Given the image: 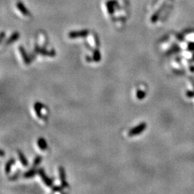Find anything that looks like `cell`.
<instances>
[{
  "label": "cell",
  "mask_w": 194,
  "mask_h": 194,
  "mask_svg": "<svg viewBox=\"0 0 194 194\" xmlns=\"http://www.w3.org/2000/svg\"><path fill=\"white\" fill-rule=\"evenodd\" d=\"M35 51L37 53H39V54H41L45 56H49V57H54L56 56V52H55L54 50H48L44 47H41L38 45H36Z\"/></svg>",
  "instance_id": "cell-5"
},
{
  "label": "cell",
  "mask_w": 194,
  "mask_h": 194,
  "mask_svg": "<svg viewBox=\"0 0 194 194\" xmlns=\"http://www.w3.org/2000/svg\"><path fill=\"white\" fill-rule=\"evenodd\" d=\"M42 158L41 156H37L34 159V161H33V168H36L42 162Z\"/></svg>",
  "instance_id": "cell-17"
},
{
  "label": "cell",
  "mask_w": 194,
  "mask_h": 194,
  "mask_svg": "<svg viewBox=\"0 0 194 194\" xmlns=\"http://www.w3.org/2000/svg\"><path fill=\"white\" fill-rule=\"evenodd\" d=\"M146 96V92L143 90H140L138 89L136 92V97H137V99H140V100H142V99H144Z\"/></svg>",
  "instance_id": "cell-16"
},
{
  "label": "cell",
  "mask_w": 194,
  "mask_h": 194,
  "mask_svg": "<svg viewBox=\"0 0 194 194\" xmlns=\"http://www.w3.org/2000/svg\"><path fill=\"white\" fill-rule=\"evenodd\" d=\"M86 60L88 61V62H91V61H92V60H94V59L92 58H90L89 56H86Z\"/></svg>",
  "instance_id": "cell-20"
},
{
  "label": "cell",
  "mask_w": 194,
  "mask_h": 194,
  "mask_svg": "<svg viewBox=\"0 0 194 194\" xmlns=\"http://www.w3.org/2000/svg\"><path fill=\"white\" fill-rule=\"evenodd\" d=\"M89 35V31L88 30H76V31H71L68 33V38L71 39H76L78 38H85Z\"/></svg>",
  "instance_id": "cell-4"
},
{
  "label": "cell",
  "mask_w": 194,
  "mask_h": 194,
  "mask_svg": "<svg viewBox=\"0 0 194 194\" xmlns=\"http://www.w3.org/2000/svg\"><path fill=\"white\" fill-rule=\"evenodd\" d=\"M101 53L99 48H96L93 50V59L95 62H99L101 60Z\"/></svg>",
  "instance_id": "cell-15"
},
{
  "label": "cell",
  "mask_w": 194,
  "mask_h": 194,
  "mask_svg": "<svg viewBox=\"0 0 194 194\" xmlns=\"http://www.w3.org/2000/svg\"><path fill=\"white\" fill-rule=\"evenodd\" d=\"M146 127H147V124L145 122H142V123H140V124L136 126L135 127L131 129L129 131V132H128V135H129V137H133V136L141 134L142 132L146 129Z\"/></svg>",
  "instance_id": "cell-3"
},
{
  "label": "cell",
  "mask_w": 194,
  "mask_h": 194,
  "mask_svg": "<svg viewBox=\"0 0 194 194\" xmlns=\"http://www.w3.org/2000/svg\"><path fill=\"white\" fill-rule=\"evenodd\" d=\"M38 145L39 147V148L42 150H45V149H48V145H47L46 141L44 138L40 137V138L38 139Z\"/></svg>",
  "instance_id": "cell-12"
},
{
  "label": "cell",
  "mask_w": 194,
  "mask_h": 194,
  "mask_svg": "<svg viewBox=\"0 0 194 194\" xmlns=\"http://www.w3.org/2000/svg\"><path fill=\"white\" fill-rule=\"evenodd\" d=\"M59 170V175H60V180L61 183V186L63 188H68V184L67 183L66 179H65V169L63 167H59L58 168Z\"/></svg>",
  "instance_id": "cell-7"
},
{
  "label": "cell",
  "mask_w": 194,
  "mask_h": 194,
  "mask_svg": "<svg viewBox=\"0 0 194 194\" xmlns=\"http://www.w3.org/2000/svg\"><path fill=\"white\" fill-rule=\"evenodd\" d=\"M44 107H45L44 105L42 104H41L40 102H38L34 104V109L35 111L36 115L37 117H39V118H42V114H41V109Z\"/></svg>",
  "instance_id": "cell-9"
},
{
  "label": "cell",
  "mask_w": 194,
  "mask_h": 194,
  "mask_svg": "<svg viewBox=\"0 0 194 194\" xmlns=\"http://www.w3.org/2000/svg\"><path fill=\"white\" fill-rule=\"evenodd\" d=\"M4 152L3 149H1V157H4Z\"/></svg>",
  "instance_id": "cell-22"
},
{
  "label": "cell",
  "mask_w": 194,
  "mask_h": 194,
  "mask_svg": "<svg viewBox=\"0 0 194 194\" xmlns=\"http://www.w3.org/2000/svg\"><path fill=\"white\" fill-rule=\"evenodd\" d=\"M17 153H18V156H19V160H20L22 165H23L24 167H27V166L28 165V162H27V158H26V157L24 156V155L21 152V151L18 150Z\"/></svg>",
  "instance_id": "cell-14"
},
{
  "label": "cell",
  "mask_w": 194,
  "mask_h": 194,
  "mask_svg": "<svg viewBox=\"0 0 194 194\" xmlns=\"http://www.w3.org/2000/svg\"><path fill=\"white\" fill-rule=\"evenodd\" d=\"M19 53H20L21 56H22V59H23L24 63L27 64V65H29V64L30 63V58H29V56H27V53H26L25 50H24V48H23V47L22 46L19 47Z\"/></svg>",
  "instance_id": "cell-8"
},
{
  "label": "cell",
  "mask_w": 194,
  "mask_h": 194,
  "mask_svg": "<svg viewBox=\"0 0 194 194\" xmlns=\"http://www.w3.org/2000/svg\"><path fill=\"white\" fill-rule=\"evenodd\" d=\"M37 172H38V170H37L35 168H33L30 169V170L27 171L23 174V177L24 178H33L34 175H36Z\"/></svg>",
  "instance_id": "cell-13"
},
{
  "label": "cell",
  "mask_w": 194,
  "mask_h": 194,
  "mask_svg": "<svg viewBox=\"0 0 194 194\" xmlns=\"http://www.w3.org/2000/svg\"><path fill=\"white\" fill-rule=\"evenodd\" d=\"M4 32H1V40L4 39Z\"/></svg>",
  "instance_id": "cell-21"
},
{
  "label": "cell",
  "mask_w": 194,
  "mask_h": 194,
  "mask_svg": "<svg viewBox=\"0 0 194 194\" xmlns=\"http://www.w3.org/2000/svg\"><path fill=\"white\" fill-rule=\"evenodd\" d=\"M38 174L40 175V178H42L43 183H45L47 186H48V187H52V186H53V181L45 175L43 169L42 168L39 169V170H38Z\"/></svg>",
  "instance_id": "cell-6"
},
{
  "label": "cell",
  "mask_w": 194,
  "mask_h": 194,
  "mask_svg": "<svg viewBox=\"0 0 194 194\" xmlns=\"http://www.w3.org/2000/svg\"><path fill=\"white\" fill-rule=\"evenodd\" d=\"M19 170H18V172H17L16 173L14 174L13 175H12V176L10 177V181H14V180L17 179L18 177H19Z\"/></svg>",
  "instance_id": "cell-18"
},
{
  "label": "cell",
  "mask_w": 194,
  "mask_h": 194,
  "mask_svg": "<svg viewBox=\"0 0 194 194\" xmlns=\"http://www.w3.org/2000/svg\"><path fill=\"white\" fill-rule=\"evenodd\" d=\"M15 8L17 12L19 14L20 16L23 17H31V14H30V11L27 9V7L24 5V4L21 1H17L15 3Z\"/></svg>",
  "instance_id": "cell-2"
},
{
  "label": "cell",
  "mask_w": 194,
  "mask_h": 194,
  "mask_svg": "<svg viewBox=\"0 0 194 194\" xmlns=\"http://www.w3.org/2000/svg\"><path fill=\"white\" fill-rule=\"evenodd\" d=\"M19 38V33H18V32H15V33H13V34H12L9 37V38L7 40V41H6V43H7V45H10V44L17 40Z\"/></svg>",
  "instance_id": "cell-10"
},
{
  "label": "cell",
  "mask_w": 194,
  "mask_h": 194,
  "mask_svg": "<svg viewBox=\"0 0 194 194\" xmlns=\"http://www.w3.org/2000/svg\"><path fill=\"white\" fill-rule=\"evenodd\" d=\"M63 188H64L62 186H54V187L52 188V190L53 191H60L62 190Z\"/></svg>",
  "instance_id": "cell-19"
},
{
  "label": "cell",
  "mask_w": 194,
  "mask_h": 194,
  "mask_svg": "<svg viewBox=\"0 0 194 194\" xmlns=\"http://www.w3.org/2000/svg\"><path fill=\"white\" fill-rule=\"evenodd\" d=\"M120 8L117 0H107L104 4V12L106 16L113 17L114 12Z\"/></svg>",
  "instance_id": "cell-1"
},
{
  "label": "cell",
  "mask_w": 194,
  "mask_h": 194,
  "mask_svg": "<svg viewBox=\"0 0 194 194\" xmlns=\"http://www.w3.org/2000/svg\"><path fill=\"white\" fill-rule=\"evenodd\" d=\"M15 163V158H11L8 160V161L5 164V173L6 174H10L11 172V168L12 166Z\"/></svg>",
  "instance_id": "cell-11"
}]
</instances>
